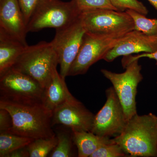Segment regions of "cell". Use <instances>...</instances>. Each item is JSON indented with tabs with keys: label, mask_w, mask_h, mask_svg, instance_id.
Returning <instances> with one entry per match:
<instances>
[{
	"label": "cell",
	"mask_w": 157,
	"mask_h": 157,
	"mask_svg": "<svg viewBox=\"0 0 157 157\" xmlns=\"http://www.w3.org/2000/svg\"><path fill=\"white\" fill-rule=\"evenodd\" d=\"M0 108L9 111L13 125L9 133L33 138L56 135L52 129L53 113L40 101H16L0 98Z\"/></svg>",
	"instance_id": "cell-1"
},
{
	"label": "cell",
	"mask_w": 157,
	"mask_h": 157,
	"mask_svg": "<svg viewBox=\"0 0 157 157\" xmlns=\"http://www.w3.org/2000/svg\"><path fill=\"white\" fill-rule=\"evenodd\" d=\"M113 139L129 157H157V116L151 113H137Z\"/></svg>",
	"instance_id": "cell-2"
},
{
	"label": "cell",
	"mask_w": 157,
	"mask_h": 157,
	"mask_svg": "<svg viewBox=\"0 0 157 157\" xmlns=\"http://www.w3.org/2000/svg\"><path fill=\"white\" fill-rule=\"evenodd\" d=\"M58 64L57 56L51 42L42 41L26 46L12 68L33 78L44 89Z\"/></svg>",
	"instance_id": "cell-3"
},
{
	"label": "cell",
	"mask_w": 157,
	"mask_h": 157,
	"mask_svg": "<svg viewBox=\"0 0 157 157\" xmlns=\"http://www.w3.org/2000/svg\"><path fill=\"white\" fill-rule=\"evenodd\" d=\"M79 17L86 33L121 37L135 30L133 18L126 11L96 9L82 12Z\"/></svg>",
	"instance_id": "cell-4"
},
{
	"label": "cell",
	"mask_w": 157,
	"mask_h": 157,
	"mask_svg": "<svg viewBox=\"0 0 157 157\" xmlns=\"http://www.w3.org/2000/svg\"><path fill=\"white\" fill-rule=\"evenodd\" d=\"M80 14L72 1L42 0L28 24V32H38L48 28L56 29L63 27L76 20Z\"/></svg>",
	"instance_id": "cell-5"
},
{
	"label": "cell",
	"mask_w": 157,
	"mask_h": 157,
	"mask_svg": "<svg viewBox=\"0 0 157 157\" xmlns=\"http://www.w3.org/2000/svg\"><path fill=\"white\" fill-rule=\"evenodd\" d=\"M139 59L131 62L124 67V73H113L106 69L101 72L112 83L119 100L123 108L127 120L137 114L136 97L138 84L143 79L142 67Z\"/></svg>",
	"instance_id": "cell-6"
},
{
	"label": "cell",
	"mask_w": 157,
	"mask_h": 157,
	"mask_svg": "<svg viewBox=\"0 0 157 157\" xmlns=\"http://www.w3.org/2000/svg\"><path fill=\"white\" fill-rule=\"evenodd\" d=\"M85 33L78 17L70 24L56 29L54 38L51 42L57 56L60 75L65 79L78 54Z\"/></svg>",
	"instance_id": "cell-7"
},
{
	"label": "cell",
	"mask_w": 157,
	"mask_h": 157,
	"mask_svg": "<svg viewBox=\"0 0 157 157\" xmlns=\"http://www.w3.org/2000/svg\"><path fill=\"white\" fill-rule=\"evenodd\" d=\"M123 36H102L86 32L78 54L70 67L68 76L85 74L91 66L103 59L106 53Z\"/></svg>",
	"instance_id": "cell-8"
},
{
	"label": "cell",
	"mask_w": 157,
	"mask_h": 157,
	"mask_svg": "<svg viewBox=\"0 0 157 157\" xmlns=\"http://www.w3.org/2000/svg\"><path fill=\"white\" fill-rule=\"evenodd\" d=\"M44 89L31 77L11 67L0 75V98L42 102Z\"/></svg>",
	"instance_id": "cell-9"
},
{
	"label": "cell",
	"mask_w": 157,
	"mask_h": 157,
	"mask_svg": "<svg viewBox=\"0 0 157 157\" xmlns=\"http://www.w3.org/2000/svg\"><path fill=\"white\" fill-rule=\"evenodd\" d=\"M106 94L107 100L95 115L91 132L101 137H115L124 131L128 121L113 87L107 89Z\"/></svg>",
	"instance_id": "cell-10"
},
{
	"label": "cell",
	"mask_w": 157,
	"mask_h": 157,
	"mask_svg": "<svg viewBox=\"0 0 157 157\" xmlns=\"http://www.w3.org/2000/svg\"><path fill=\"white\" fill-rule=\"evenodd\" d=\"M94 117L82 103L74 98L54 110L52 125H62L72 131L91 132Z\"/></svg>",
	"instance_id": "cell-11"
},
{
	"label": "cell",
	"mask_w": 157,
	"mask_h": 157,
	"mask_svg": "<svg viewBox=\"0 0 157 157\" xmlns=\"http://www.w3.org/2000/svg\"><path fill=\"white\" fill-rule=\"evenodd\" d=\"M157 51V36H149L134 30L124 36L106 53L103 59L112 62L119 56L135 53H152Z\"/></svg>",
	"instance_id": "cell-12"
},
{
	"label": "cell",
	"mask_w": 157,
	"mask_h": 157,
	"mask_svg": "<svg viewBox=\"0 0 157 157\" xmlns=\"http://www.w3.org/2000/svg\"><path fill=\"white\" fill-rule=\"evenodd\" d=\"M0 1V30L28 45L27 25L18 0Z\"/></svg>",
	"instance_id": "cell-13"
},
{
	"label": "cell",
	"mask_w": 157,
	"mask_h": 157,
	"mask_svg": "<svg viewBox=\"0 0 157 157\" xmlns=\"http://www.w3.org/2000/svg\"><path fill=\"white\" fill-rule=\"evenodd\" d=\"M74 98L68 90L65 78L55 69L49 83L44 88L42 103L53 113L59 106Z\"/></svg>",
	"instance_id": "cell-14"
},
{
	"label": "cell",
	"mask_w": 157,
	"mask_h": 157,
	"mask_svg": "<svg viewBox=\"0 0 157 157\" xmlns=\"http://www.w3.org/2000/svg\"><path fill=\"white\" fill-rule=\"evenodd\" d=\"M28 45L0 30V75L12 67Z\"/></svg>",
	"instance_id": "cell-15"
},
{
	"label": "cell",
	"mask_w": 157,
	"mask_h": 157,
	"mask_svg": "<svg viewBox=\"0 0 157 157\" xmlns=\"http://www.w3.org/2000/svg\"><path fill=\"white\" fill-rule=\"evenodd\" d=\"M72 131L73 142L77 147L78 157H90L100 147L114 142L113 138L98 136L91 132Z\"/></svg>",
	"instance_id": "cell-16"
},
{
	"label": "cell",
	"mask_w": 157,
	"mask_h": 157,
	"mask_svg": "<svg viewBox=\"0 0 157 157\" xmlns=\"http://www.w3.org/2000/svg\"><path fill=\"white\" fill-rule=\"evenodd\" d=\"M34 139L10 133H1L0 157H6L15 150L27 146Z\"/></svg>",
	"instance_id": "cell-17"
},
{
	"label": "cell",
	"mask_w": 157,
	"mask_h": 157,
	"mask_svg": "<svg viewBox=\"0 0 157 157\" xmlns=\"http://www.w3.org/2000/svg\"><path fill=\"white\" fill-rule=\"evenodd\" d=\"M57 143L56 135L49 138L34 139L26 147L29 157H47L52 151Z\"/></svg>",
	"instance_id": "cell-18"
},
{
	"label": "cell",
	"mask_w": 157,
	"mask_h": 157,
	"mask_svg": "<svg viewBox=\"0 0 157 157\" xmlns=\"http://www.w3.org/2000/svg\"><path fill=\"white\" fill-rule=\"evenodd\" d=\"M126 11L133 18L135 30L149 36H157V19L147 18L145 15L132 10Z\"/></svg>",
	"instance_id": "cell-19"
},
{
	"label": "cell",
	"mask_w": 157,
	"mask_h": 157,
	"mask_svg": "<svg viewBox=\"0 0 157 157\" xmlns=\"http://www.w3.org/2000/svg\"><path fill=\"white\" fill-rule=\"evenodd\" d=\"M56 136L57 138V143L52 151L50 156L73 157V143L74 142L72 137V131L71 134L64 131L56 132Z\"/></svg>",
	"instance_id": "cell-20"
},
{
	"label": "cell",
	"mask_w": 157,
	"mask_h": 157,
	"mask_svg": "<svg viewBox=\"0 0 157 157\" xmlns=\"http://www.w3.org/2000/svg\"><path fill=\"white\" fill-rule=\"evenodd\" d=\"M80 13L100 9L117 10L109 0H72Z\"/></svg>",
	"instance_id": "cell-21"
},
{
	"label": "cell",
	"mask_w": 157,
	"mask_h": 157,
	"mask_svg": "<svg viewBox=\"0 0 157 157\" xmlns=\"http://www.w3.org/2000/svg\"><path fill=\"white\" fill-rule=\"evenodd\" d=\"M117 11L124 12L132 10L146 16L148 11L143 3L138 0H109Z\"/></svg>",
	"instance_id": "cell-22"
},
{
	"label": "cell",
	"mask_w": 157,
	"mask_h": 157,
	"mask_svg": "<svg viewBox=\"0 0 157 157\" xmlns=\"http://www.w3.org/2000/svg\"><path fill=\"white\" fill-rule=\"evenodd\" d=\"M129 157L118 144L115 142L104 144L99 147L90 157Z\"/></svg>",
	"instance_id": "cell-23"
},
{
	"label": "cell",
	"mask_w": 157,
	"mask_h": 157,
	"mask_svg": "<svg viewBox=\"0 0 157 157\" xmlns=\"http://www.w3.org/2000/svg\"><path fill=\"white\" fill-rule=\"evenodd\" d=\"M42 0H18L27 25L32 14Z\"/></svg>",
	"instance_id": "cell-24"
},
{
	"label": "cell",
	"mask_w": 157,
	"mask_h": 157,
	"mask_svg": "<svg viewBox=\"0 0 157 157\" xmlns=\"http://www.w3.org/2000/svg\"><path fill=\"white\" fill-rule=\"evenodd\" d=\"M12 125V117L9 111L0 108V134L9 133Z\"/></svg>",
	"instance_id": "cell-25"
},
{
	"label": "cell",
	"mask_w": 157,
	"mask_h": 157,
	"mask_svg": "<svg viewBox=\"0 0 157 157\" xmlns=\"http://www.w3.org/2000/svg\"><path fill=\"white\" fill-rule=\"evenodd\" d=\"M142 58H148L149 59H155L156 61V64L157 65V51L152 53H142L135 56H124L122 59V65L123 67L128 64L131 62L139 59Z\"/></svg>",
	"instance_id": "cell-26"
},
{
	"label": "cell",
	"mask_w": 157,
	"mask_h": 157,
	"mask_svg": "<svg viewBox=\"0 0 157 157\" xmlns=\"http://www.w3.org/2000/svg\"><path fill=\"white\" fill-rule=\"evenodd\" d=\"M27 147V146H26ZM26 147L17 149L7 155L6 157H28L29 154Z\"/></svg>",
	"instance_id": "cell-27"
},
{
	"label": "cell",
	"mask_w": 157,
	"mask_h": 157,
	"mask_svg": "<svg viewBox=\"0 0 157 157\" xmlns=\"http://www.w3.org/2000/svg\"><path fill=\"white\" fill-rule=\"evenodd\" d=\"M148 1L157 11V0H148Z\"/></svg>",
	"instance_id": "cell-28"
}]
</instances>
